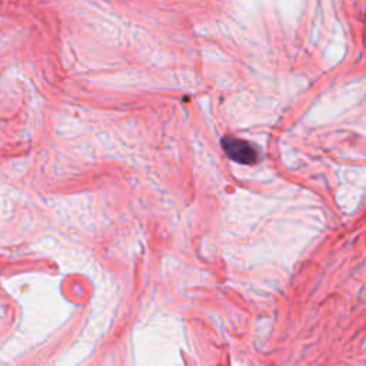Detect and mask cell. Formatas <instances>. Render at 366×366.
<instances>
[{
  "mask_svg": "<svg viewBox=\"0 0 366 366\" xmlns=\"http://www.w3.org/2000/svg\"><path fill=\"white\" fill-rule=\"evenodd\" d=\"M222 148L228 157L240 165H254L259 159V153L254 145L239 138L226 136L222 139Z\"/></svg>",
  "mask_w": 366,
  "mask_h": 366,
  "instance_id": "6da1fadb",
  "label": "cell"
}]
</instances>
